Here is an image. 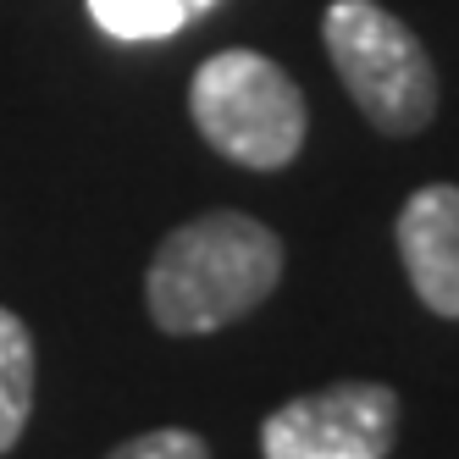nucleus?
Returning <instances> with one entry per match:
<instances>
[{
    "mask_svg": "<svg viewBox=\"0 0 459 459\" xmlns=\"http://www.w3.org/2000/svg\"><path fill=\"white\" fill-rule=\"evenodd\" d=\"M321 45L377 134L410 139L426 134L437 117V67L426 45L377 0H333L321 17Z\"/></svg>",
    "mask_w": 459,
    "mask_h": 459,
    "instance_id": "3",
    "label": "nucleus"
},
{
    "mask_svg": "<svg viewBox=\"0 0 459 459\" xmlns=\"http://www.w3.org/2000/svg\"><path fill=\"white\" fill-rule=\"evenodd\" d=\"M89 17L100 22V34L122 45H144V39H172L194 12L183 0H89Z\"/></svg>",
    "mask_w": 459,
    "mask_h": 459,
    "instance_id": "7",
    "label": "nucleus"
},
{
    "mask_svg": "<svg viewBox=\"0 0 459 459\" xmlns=\"http://www.w3.org/2000/svg\"><path fill=\"white\" fill-rule=\"evenodd\" d=\"M399 443V393L387 382H333L260 420L266 459H387Z\"/></svg>",
    "mask_w": 459,
    "mask_h": 459,
    "instance_id": "4",
    "label": "nucleus"
},
{
    "mask_svg": "<svg viewBox=\"0 0 459 459\" xmlns=\"http://www.w3.org/2000/svg\"><path fill=\"white\" fill-rule=\"evenodd\" d=\"M282 282V238L260 216L205 211L160 238L144 310L167 338H205L260 310Z\"/></svg>",
    "mask_w": 459,
    "mask_h": 459,
    "instance_id": "1",
    "label": "nucleus"
},
{
    "mask_svg": "<svg viewBox=\"0 0 459 459\" xmlns=\"http://www.w3.org/2000/svg\"><path fill=\"white\" fill-rule=\"evenodd\" d=\"M183 6H188V12H211V6H216V0H183Z\"/></svg>",
    "mask_w": 459,
    "mask_h": 459,
    "instance_id": "9",
    "label": "nucleus"
},
{
    "mask_svg": "<svg viewBox=\"0 0 459 459\" xmlns=\"http://www.w3.org/2000/svg\"><path fill=\"white\" fill-rule=\"evenodd\" d=\"M393 238H399V260L415 299L443 321H459V188L454 183L415 188L399 211Z\"/></svg>",
    "mask_w": 459,
    "mask_h": 459,
    "instance_id": "5",
    "label": "nucleus"
},
{
    "mask_svg": "<svg viewBox=\"0 0 459 459\" xmlns=\"http://www.w3.org/2000/svg\"><path fill=\"white\" fill-rule=\"evenodd\" d=\"M106 459H211V448H205L200 432H188V426H155V432L117 443Z\"/></svg>",
    "mask_w": 459,
    "mask_h": 459,
    "instance_id": "8",
    "label": "nucleus"
},
{
    "mask_svg": "<svg viewBox=\"0 0 459 459\" xmlns=\"http://www.w3.org/2000/svg\"><path fill=\"white\" fill-rule=\"evenodd\" d=\"M188 117L200 139L249 172H282L305 150V94L272 56L260 50H216L200 61L188 83Z\"/></svg>",
    "mask_w": 459,
    "mask_h": 459,
    "instance_id": "2",
    "label": "nucleus"
},
{
    "mask_svg": "<svg viewBox=\"0 0 459 459\" xmlns=\"http://www.w3.org/2000/svg\"><path fill=\"white\" fill-rule=\"evenodd\" d=\"M34 415V333L0 305V454H12Z\"/></svg>",
    "mask_w": 459,
    "mask_h": 459,
    "instance_id": "6",
    "label": "nucleus"
}]
</instances>
